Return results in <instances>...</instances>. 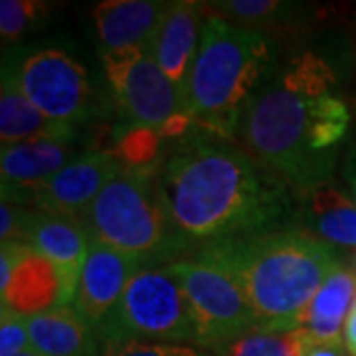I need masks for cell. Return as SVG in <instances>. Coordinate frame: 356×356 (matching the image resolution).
Here are the masks:
<instances>
[{
    "label": "cell",
    "mask_w": 356,
    "mask_h": 356,
    "mask_svg": "<svg viewBox=\"0 0 356 356\" xmlns=\"http://www.w3.org/2000/svg\"><path fill=\"white\" fill-rule=\"evenodd\" d=\"M159 194L186 242L212 243L289 228L295 192L228 139L192 127L159 172Z\"/></svg>",
    "instance_id": "cell-1"
},
{
    "label": "cell",
    "mask_w": 356,
    "mask_h": 356,
    "mask_svg": "<svg viewBox=\"0 0 356 356\" xmlns=\"http://www.w3.org/2000/svg\"><path fill=\"white\" fill-rule=\"evenodd\" d=\"M334 83L323 58L303 54L269 74L245 107L240 131L250 154L297 196L331 182L337 145L350 125Z\"/></svg>",
    "instance_id": "cell-2"
},
{
    "label": "cell",
    "mask_w": 356,
    "mask_h": 356,
    "mask_svg": "<svg viewBox=\"0 0 356 356\" xmlns=\"http://www.w3.org/2000/svg\"><path fill=\"white\" fill-rule=\"evenodd\" d=\"M194 259L224 271L267 332L301 329L307 307L339 266L332 245L295 228L204 243Z\"/></svg>",
    "instance_id": "cell-3"
},
{
    "label": "cell",
    "mask_w": 356,
    "mask_h": 356,
    "mask_svg": "<svg viewBox=\"0 0 356 356\" xmlns=\"http://www.w3.org/2000/svg\"><path fill=\"white\" fill-rule=\"evenodd\" d=\"M269 74L271 44L261 30L208 14L182 91L192 125L222 139H234L248 103Z\"/></svg>",
    "instance_id": "cell-4"
},
{
    "label": "cell",
    "mask_w": 356,
    "mask_h": 356,
    "mask_svg": "<svg viewBox=\"0 0 356 356\" xmlns=\"http://www.w3.org/2000/svg\"><path fill=\"white\" fill-rule=\"evenodd\" d=\"M156 168H123L81 214L89 238L149 266L184 250L159 194Z\"/></svg>",
    "instance_id": "cell-5"
},
{
    "label": "cell",
    "mask_w": 356,
    "mask_h": 356,
    "mask_svg": "<svg viewBox=\"0 0 356 356\" xmlns=\"http://www.w3.org/2000/svg\"><path fill=\"white\" fill-rule=\"evenodd\" d=\"M97 332L103 344L125 341L196 344L191 303L166 266L140 269Z\"/></svg>",
    "instance_id": "cell-6"
},
{
    "label": "cell",
    "mask_w": 356,
    "mask_h": 356,
    "mask_svg": "<svg viewBox=\"0 0 356 356\" xmlns=\"http://www.w3.org/2000/svg\"><path fill=\"white\" fill-rule=\"evenodd\" d=\"M166 269L180 281L196 325V344L218 355L250 332L259 321L240 287L224 271L198 259L172 261Z\"/></svg>",
    "instance_id": "cell-7"
},
{
    "label": "cell",
    "mask_w": 356,
    "mask_h": 356,
    "mask_svg": "<svg viewBox=\"0 0 356 356\" xmlns=\"http://www.w3.org/2000/svg\"><path fill=\"white\" fill-rule=\"evenodd\" d=\"M16 81L30 103L48 119L79 127L95 107L88 70L60 48H34L10 58Z\"/></svg>",
    "instance_id": "cell-8"
},
{
    "label": "cell",
    "mask_w": 356,
    "mask_h": 356,
    "mask_svg": "<svg viewBox=\"0 0 356 356\" xmlns=\"http://www.w3.org/2000/svg\"><path fill=\"white\" fill-rule=\"evenodd\" d=\"M102 60L125 123L163 129L175 117L186 113L182 93L163 74L151 50L109 51Z\"/></svg>",
    "instance_id": "cell-9"
},
{
    "label": "cell",
    "mask_w": 356,
    "mask_h": 356,
    "mask_svg": "<svg viewBox=\"0 0 356 356\" xmlns=\"http://www.w3.org/2000/svg\"><path fill=\"white\" fill-rule=\"evenodd\" d=\"M119 170L121 165L111 151L79 154L76 161L32 192L26 208L56 216L81 218Z\"/></svg>",
    "instance_id": "cell-10"
},
{
    "label": "cell",
    "mask_w": 356,
    "mask_h": 356,
    "mask_svg": "<svg viewBox=\"0 0 356 356\" xmlns=\"http://www.w3.org/2000/svg\"><path fill=\"white\" fill-rule=\"evenodd\" d=\"M62 301V281L42 254L28 243H2L0 248V305L34 317Z\"/></svg>",
    "instance_id": "cell-11"
},
{
    "label": "cell",
    "mask_w": 356,
    "mask_h": 356,
    "mask_svg": "<svg viewBox=\"0 0 356 356\" xmlns=\"http://www.w3.org/2000/svg\"><path fill=\"white\" fill-rule=\"evenodd\" d=\"M145 267L151 266L137 255L123 254L91 240L72 305L97 329L119 303L129 281Z\"/></svg>",
    "instance_id": "cell-12"
},
{
    "label": "cell",
    "mask_w": 356,
    "mask_h": 356,
    "mask_svg": "<svg viewBox=\"0 0 356 356\" xmlns=\"http://www.w3.org/2000/svg\"><path fill=\"white\" fill-rule=\"evenodd\" d=\"M89 234L79 218L56 216L32 210L26 243L42 254L56 267L62 281L60 307L72 305L77 281L89 252Z\"/></svg>",
    "instance_id": "cell-13"
},
{
    "label": "cell",
    "mask_w": 356,
    "mask_h": 356,
    "mask_svg": "<svg viewBox=\"0 0 356 356\" xmlns=\"http://www.w3.org/2000/svg\"><path fill=\"white\" fill-rule=\"evenodd\" d=\"M76 159L74 143L65 140H24L2 145V200L26 208L32 192Z\"/></svg>",
    "instance_id": "cell-14"
},
{
    "label": "cell",
    "mask_w": 356,
    "mask_h": 356,
    "mask_svg": "<svg viewBox=\"0 0 356 356\" xmlns=\"http://www.w3.org/2000/svg\"><path fill=\"white\" fill-rule=\"evenodd\" d=\"M204 8L198 2H168L151 44V56L182 93L196 58L204 26ZM184 102V99H182Z\"/></svg>",
    "instance_id": "cell-15"
},
{
    "label": "cell",
    "mask_w": 356,
    "mask_h": 356,
    "mask_svg": "<svg viewBox=\"0 0 356 356\" xmlns=\"http://www.w3.org/2000/svg\"><path fill=\"white\" fill-rule=\"evenodd\" d=\"M168 2L156 0H105L93 10L103 54L121 50H151Z\"/></svg>",
    "instance_id": "cell-16"
},
{
    "label": "cell",
    "mask_w": 356,
    "mask_h": 356,
    "mask_svg": "<svg viewBox=\"0 0 356 356\" xmlns=\"http://www.w3.org/2000/svg\"><path fill=\"white\" fill-rule=\"evenodd\" d=\"M32 348L44 356H102L103 341L97 329L74 305L54 307L28 317Z\"/></svg>",
    "instance_id": "cell-17"
},
{
    "label": "cell",
    "mask_w": 356,
    "mask_h": 356,
    "mask_svg": "<svg viewBox=\"0 0 356 356\" xmlns=\"http://www.w3.org/2000/svg\"><path fill=\"white\" fill-rule=\"evenodd\" d=\"M76 127L56 123L36 109L22 93L16 81L13 65H2L0 83V139L2 145L24 140H65L76 139Z\"/></svg>",
    "instance_id": "cell-18"
},
{
    "label": "cell",
    "mask_w": 356,
    "mask_h": 356,
    "mask_svg": "<svg viewBox=\"0 0 356 356\" xmlns=\"http://www.w3.org/2000/svg\"><path fill=\"white\" fill-rule=\"evenodd\" d=\"M299 218L307 234L332 248H356V204L332 182L301 196Z\"/></svg>",
    "instance_id": "cell-19"
},
{
    "label": "cell",
    "mask_w": 356,
    "mask_h": 356,
    "mask_svg": "<svg viewBox=\"0 0 356 356\" xmlns=\"http://www.w3.org/2000/svg\"><path fill=\"white\" fill-rule=\"evenodd\" d=\"M355 299L356 273L350 267L339 264L323 281L321 289L307 307L303 329L317 343L343 341L341 334Z\"/></svg>",
    "instance_id": "cell-20"
},
{
    "label": "cell",
    "mask_w": 356,
    "mask_h": 356,
    "mask_svg": "<svg viewBox=\"0 0 356 356\" xmlns=\"http://www.w3.org/2000/svg\"><path fill=\"white\" fill-rule=\"evenodd\" d=\"M309 332L293 331H254L232 343L214 356H305Z\"/></svg>",
    "instance_id": "cell-21"
},
{
    "label": "cell",
    "mask_w": 356,
    "mask_h": 356,
    "mask_svg": "<svg viewBox=\"0 0 356 356\" xmlns=\"http://www.w3.org/2000/svg\"><path fill=\"white\" fill-rule=\"evenodd\" d=\"M163 140L161 129L125 123L115 133L113 154L123 168H156Z\"/></svg>",
    "instance_id": "cell-22"
},
{
    "label": "cell",
    "mask_w": 356,
    "mask_h": 356,
    "mask_svg": "<svg viewBox=\"0 0 356 356\" xmlns=\"http://www.w3.org/2000/svg\"><path fill=\"white\" fill-rule=\"evenodd\" d=\"M210 10L234 24L259 30L257 26L287 22L299 8L297 4L277 2V0H224V2H210Z\"/></svg>",
    "instance_id": "cell-23"
},
{
    "label": "cell",
    "mask_w": 356,
    "mask_h": 356,
    "mask_svg": "<svg viewBox=\"0 0 356 356\" xmlns=\"http://www.w3.org/2000/svg\"><path fill=\"white\" fill-rule=\"evenodd\" d=\"M48 4L36 0H2L0 2V34L4 40H18L30 30L42 26Z\"/></svg>",
    "instance_id": "cell-24"
},
{
    "label": "cell",
    "mask_w": 356,
    "mask_h": 356,
    "mask_svg": "<svg viewBox=\"0 0 356 356\" xmlns=\"http://www.w3.org/2000/svg\"><path fill=\"white\" fill-rule=\"evenodd\" d=\"M102 356H214L212 353L196 348L192 344L168 343H105Z\"/></svg>",
    "instance_id": "cell-25"
},
{
    "label": "cell",
    "mask_w": 356,
    "mask_h": 356,
    "mask_svg": "<svg viewBox=\"0 0 356 356\" xmlns=\"http://www.w3.org/2000/svg\"><path fill=\"white\" fill-rule=\"evenodd\" d=\"M30 331L28 317L13 311L10 307L0 305V356H14L30 350Z\"/></svg>",
    "instance_id": "cell-26"
},
{
    "label": "cell",
    "mask_w": 356,
    "mask_h": 356,
    "mask_svg": "<svg viewBox=\"0 0 356 356\" xmlns=\"http://www.w3.org/2000/svg\"><path fill=\"white\" fill-rule=\"evenodd\" d=\"M32 208L18 204H0V240L2 243H26V229Z\"/></svg>",
    "instance_id": "cell-27"
},
{
    "label": "cell",
    "mask_w": 356,
    "mask_h": 356,
    "mask_svg": "<svg viewBox=\"0 0 356 356\" xmlns=\"http://www.w3.org/2000/svg\"><path fill=\"white\" fill-rule=\"evenodd\" d=\"M341 175H343L344 192L353 198V202L356 204V137L350 143L348 151L344 154L343 166H341Z\"/></svg>",
    "instance_id": "cell-28"
},
{
    "label": "cell",
    "mask_w": 356,
    "mask_h": 356,
    "mask_svg": "<svg viewBox=\"0 0 356 356\" xmlns=\"http://www.w3.org/2000/svg\"><path fill=\"white\" fill-rule=\"evenodd\" d=\"M305 356H353L348 348L344 346L343 341L339 343H317L309 337Z\"/></svg>",
    "instance_id": "cell-29"
},
{
    "label": "cell",
    "mask_w": 356,
    "mask_h": 356,
    "mask_svg": "<svg viewBox=\"0 0 356 356\" xmlns=\"http://www.w3.org/2000/svg\"><path fill=\"white\" fill-rule=\"evenodd\" d=\"M344 346L348 348L350 355L356 356V299L344 323Z\"/></svg>",
    "instance_id": "cell-30"
},
{
    "label": "cell",
    "mask_w": 356,
    "mask_h": 356,
    "mask_svg": "<svg viewBox=\"0 0 356 356\" xmlns=\"http://www.w3.org/2000/svg\"><path fill=\"white\" fill-rule=\"evenodd\" d=\"M14 356H44L38 350H34V348H30V350H24V353H20V355H14Z\"/></svg>",
    "instance_id": "cell-31"
},
{
    "label": "cell",
    "mask_w": 356,
    "mask_h": 356,
    "mask_svg": "<svg viewBox=\"0 0 356 356\" xmlns=\"http://www.w3.org/2000/svg\"><path fill=\"white\" fill-rule=\"evenodd\" d=\"M350 269H353V271L356 273V254L350 257Z\"/></svg>",
    "instance_id": "cell-32"
}]
</instances>
